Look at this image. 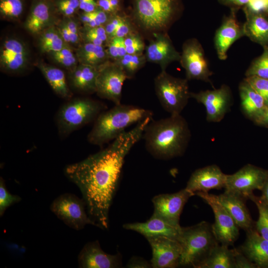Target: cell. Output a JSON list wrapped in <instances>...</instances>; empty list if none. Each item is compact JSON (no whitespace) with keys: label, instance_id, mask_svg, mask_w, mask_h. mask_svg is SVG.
Wrapping results in <instances>:
<instances>
[{"label":"cell","instance_id":"obj_12","mask_svg":"<svg viewBox=\"0 0 268 268\" xmlns=\"http://www.w3.org/2000/svg\"><path fill=\"white\" fill-rule=\"evenodd\" d=\"M268 177V170L247 164L236 172L227 174L224 189L247 200L254 190H262Z\"/></svg>","mask_w":268,"mask_h":268},{"label":"cell","instance_id":"obj_30","mask_svg":"<svg viewBox=\"0 0 268 268\" xmlns=\"http://www.w3.org/2000/svg\"><path fill=\"white\" fill-rule=\"evenodd\" d=\"M199 268H235V249L218 243Z\"/></svg>","mask_w":268,"mask_h":268},{"label":"cell","instance_id":"obj_9","mask_svg":"<svg viewBox=\"0 0 268 268\" xmlns=\"http://www.w3.org/2000/svg\"><path fill=\"white\" fill-rule=\"evenodd\" d=\"M179 63L188 80H201L212 85L210 77L213 72L209 68L204 49L197 39L190 38L184 42Z\"/></svg>","mask_w":268,"mask_h":268},{"label":"cell","instance_id":"obj_47","mask_svg":"<svg viewBox=\"0 0 268 268\" xmlns=\"http://www.w3.org/2000/svg\"><path fill=\"white\" fill-rule=\"evenodd\" d=\"M65 20L70 35V44H79L82 38L77 23L71 17L66 18Z\"/></svg>","mask_w":268,"mask_h":268},{"label":"cell","instance_id":"obj_21","mask_svg":"<svg viewBox=\"0 0 268 268\" xmlns=\"http://www.w3.org/2000/svg\"><path fill=\"white\" fill-rule=\"evenodd\" d=\"M123 228L138 232L146 239L157 236H165L178 240L182 230L179 224L175 223L152 214L144 222L126 223Z\"/></svg>","mask_w":268,"mask_h":268},{"label":"cell","instance_id":"obj_25","mask_svg":"<svg viewBox=\"0 0 268 268\" xmlns=\"http://www.w3.org/2000/svg\"><path fill=\"white\" fill-rule=\"evenodd\" d=\"M244 12L246 17L243 23L245 36L263 48L268 47V15L264 13Z\"/></svg>","mask_w":268,"mask_h":268},{"label":"cell","instance_id":"obj_48","mask_svg":"<svg viewBox=\"0 0 268 268\" xmlns=\"http://www.w3.org/2000/svg\"><path fill=\"white\" fill-rule=\"evenodd\" d=\"M235 249V268H258L239 249Z\"/></svg>","mask_w":268,"mask_h":268},{"label":"cell","instance_id":"obj_39","mask_svg":"<svg viewBox=\"0 0 268 268\" xmlns=\"http://www.w3.org/2000/svg\"><path fill=\"white\" fill-rule=\"evenodd\" d=\"M124 43L128 54H142L145 50L146 46L143 35L138 31L124 38Z\"/></svg>","mask_w":268,"mask_h":268},{"label":"cell","instance_id":"obj_15","mask_svg":"<svg viewBox=\"0 0 268 268\" xmlns=\"http://www.w3.org/2000/svg\"><path fill=\"white\" fill-rule=\"evenodd\" d=\"M238 11L230 9L225 16L220 26L216 30L213 39L214 48L218 58L224 61L227 58V52L231 46L238 40L245 36L243 23L237 17Z\"/></svg>","mask_w":268,"mask_h":268},{"label":"cell","instance_id":"obj_41","mask_svg":"<svg viewBox=\"0 0 268 268\" xmlns=\"http://www.w3.org/2000/svg\"><path fill=\"white\" fill-rule=\"evenodd\" d=\"M21 198L10 194L6 189L2 178L0 179V216L3 215L6 209L12 204L19 202Z\"/></svg>","mask_w":268,"mask_h":268},{"label":"cell","instance_id":"obj_38","mask_svg":"<svg viewBox=\"0 0 268 268\" xmlns=\"http://www.w3.org/2000/svg\"><path fill=\"white\" fill-rule=\"evenodd\" d=\"M110 14L99 8L89 12H84L80 15V20L84 27L91 28L104 26L109 19Z\"/></svg>","mask_w":268,"mask_h":268},{"label":"cell","instance_id":"obj_32","mask_svg":"<svg viewBox=\"0 0 268 268\" xmlns=\"http://www.w3.org/2000/svg\"><path fill=\"white\" fill-rule=\"evenodd\" d=\"M248 199L253 201L258 209L259 217L255 223V228L263 238L268 240V205L261 196L252 194Z\"/></svg>","mask_w":268,"mask_h":268},{"label":"cell","instance_id":"obj_2","mask_svg":"<svg viewBox=\"0 0 268 268\" xmlns=\"http://www.w3.org/2000/svg\"><path fill=\"white\" fill-rule=\"evenodd\" d=\"M145 147L154 157L163 160L182 155L191 138V131L181 114L151 120L143 134Z\"/></svg>","mask_w":268,"mask_h":268},{"label":"cell","instance_id":"obj_26","mask_svg":"<svg viewBox=\"0 0 268 268\" xmlns=\"http://www.w3.org/2000/svg\"><path fill=\"white\" fill-rule=\"evenodd\" d=\"M99 67L79 64L69 73V80L71 87L82 93L96 92Z\"/></svg>","mask_w":268,"mask_h":268},{"label":"cell","instance_id":"obj_20","mask_svg":"<svg viewBox=\"0 0 268 268\" xmlns=\"http://www.w3.org/2000/svg\"><path fill=\"white\" fill-rule=\"evenodd\" d=\"M78 263L81 268H117L122 267V256L105 253L95 241L84 246L78 256Z\"/></svg>","mask_w":268,"mask_h":268},{"label":"cell","instance_id":"obj_13","mask_svg":"<svg viewBox=\"0 0 268 268\" xmlns=\"http://www.w3.org/2000/svg\"><path fill=\"white\" fill-rule=\"evenodd\" d=\"M191 98L204 106L206 119L209 122L221 121L229 110L232 102L231 89L225 84L217 89L191 92Z\"/></svg>","mask_w":268,"mask_h":268},{"label":"cell","instance_id":"obj_31","mask_svg":"<svg viewBox=\"0 0 268 268\" xmlns=\"http://www.w3.org/2000/svg\"><path fill=\"white\" fill-rule=\"evenodd\" d=\"M38 44L41 52L51 53L62 49L67 44L62 37L58 28L52 25L40 34Z\"/></svg>","mask_w":268,"mask_h":268},{"label":"cell","instance_id":"obj_53","mask_svg":"<svg viewBox=\"0 0 268 268\" xmlns=\"http://www.w3.org/2000/svg\"><path fill=\"white\" fill-rule=\"evenodd\" d=\"M253 122L257 125L268 128V105L263 112Z\"/></svg>","mask_w":268,"mask_h":268},{"label":"cell","instance_id":"obj_4","mask_svg":"<svg viewBox=\"0 0 268 268\" xmlns=\"http://www.w3.org/2000/svg\"><path fill=\"white\" fill-rule=\"evenodd\" d=\"M152 115L150 110L138 106L121 103L115 105L98 116L87 140L92 144L102 146L115 139L130 126Z\"/></svg>","mask_w":268,"mask_h":268},{"label":"cell","instance_id":"obj_52","mask_svg":"<svg viewBox=\"0 0 268 268\" xmlns=\"http://www.w3.org/2000/svg\"><path fill=\"white\" fill-rule=\"evenodd\" d=\"M57 28L65 42L67 45H70V35L66 20L62 21Z\"/></svg>","mask_w":268,"mask_h":268},{"label":"cell","instance_id":"obj_35","mask_svg":"<svg viewBox=\"0 0 268 268\" xmlns=\"http://www.w3.org/2000/svg\"><path fill=\"white\" fill-rule=\"evenodd\" d=\"M24 9L23 0H0V13L5 18L18 19Z\"/></svg>","mask_w":268,"mask_h":268},{"label":"cell","instance_id":"obj_3","mask_svg":"<svg viewBox=\"0 0 268 268\" xmlns=\"http://www.w3.org/2000/svg\"><path fill=\"white\" fill-rule=\"evenodd\" d=\"M182 0H132L129 14L137 30L150 36L168 32L181 16Z\"/></svg>","mask_w":268,"mask_h":268},{"label":"cell","instance_id":"obj_24","mask_svg":"<svg viewBox=\"0 0 268 268\" xmlns=\"http://www.w3.org/2000/svg\"><path fill=\"white\" fill-rule=\"evenodd\" d=\"M239 250L258 268H268V240L255 227L246 231L245 241Z\"/></svg>","mask_w":268,"mask_h":268},{"label":"cell","instance_id":"obj_54","mask_svg":"<svg viewBox=\"0 0 268 268\" xmlns=\"http://www.w3.org/2000/svg\"><path fill=\"white\" fill-rule=\"evenodd\" d=\"M261 191L262 192L261 198L268 205V177Z\"/></svg>","mask_w":268,"mask_h":268},{"label":"cell","instance_id":"obj_19","mask_svg":"<svg viewBox=\"0 0 268 268\" xmlns=\"http://www.w3.org/2000/svg\"><path fill=\"white\" fill-rule=\"evenodd\" d=\"M227 174L216 165L213 164L196 170L191 175L186 189L196 194L208 192L212 189L224 188Z\"/></svg>","mask_w":268,"mask_h":268},{"label":"cell","instance_id":"obj_50","mask_svg":"<svg viewBox=\"0 0 268 268\" xmlns=\"http://www.w3.org/2000/svg\"><path fill=\"white\" fill-rule=\"evenodd\" d=\"M218 2L230 9L238 11L243 8L249 2V0H217Z\"/></svg>","mask_w":268,"mask_h":268},{"label":"cell","instance_id":"obj_36","mask_svg":"<svg viewBox=\"0 0 268 268\" xmlns=\"http://www.w3.org/2000/svg\"><path fill=\"white\" fill-rule=\"evenodd\" d=\"M50 54L55 61L70 71L78 65L76 56L72 52L69 45H66L59 51Z\"/></svg>","mask_w":268,"mask_h":268},{"label":"cell","instance_id":"obj_43","mask_svg":"<svg viewBox=\"0 0 268 268\" xmlns=\"http://www.w3.org/2000/svg\"><path fill=\"white\" fill-rule=\"evenodd\" d=\"M259 94L268 105V79L257 76H246L244 79Z\"/></svg>","mask_w":268,"mask_h":268},{"label":"cell","instance_id":"obj_11","mask_svg":"<svg viewBox=\"0 0 268 268\" xmlns=\"http://www.w3.org/2000/svg\"><path fill=\"white\" fill-rule=\"evenodd\" d=\"M128 77L117 62L108 61L99 67L96 93L100 98L111 101L115 105L121 103L122 89Z\"/></svg>","mask_w":268,"mask_h":268},{"label":"cell","instance_id":"obj_22","mask_svg":"<svg viewBox=\"0 0 268 268\" xmlns=\"http://www.w3.org/2000/svg\"><path fill=\"white\" fill-rule=\"evenodd\" d=\"M57 12L53 0H32L25 27L30 33L40 34L53 25Z\"/></svg>","mask_w":268,"mask_h":268},{"label":"cell","instance_id":"obj_51","mask_svg":"<svg viewBox=\"0 0 268 268\" xmlns=\"http://www.w3.org/2000/svg\"><path fill=\"white\" fill-rule=\"evenodd\" d=\"M79 8L84 12L93 11L98 8V0H78Z\"/></svg>","mask_w":268,"mask_h":268},{"label":"cell","instance_id":"obj_6","mask_svg":"<svg viewBox=\"0 0 268 268\" xmlns=\"http://www.w3.org/2000/svg\"><path fill=\"white\" fill-rule=\"evenodd\" d=\"M102 103L89 98L69 100L59 109L56 123L59 135L66 137L92 121L106 110Z\"/></svg>","mask_w":268,"mask_h":268},{"label":"cell","instance_id":"obj_5","mask_svg":"<svg viewBox=\"0 0 268 268\" xmlns=\"http://www.w3.org/2000/svg\"><path fill=\"white\" fill-rule=\"evenodd\" d=\"M182 247L179 266L199 268L217 244L211 225L201 221L195 225L182 227L178 239Z\"/></svg>","mask_w":268,"mask_h":268},{"label":"cell","instance_id":"obj_40","mask_svg":"<svg viewBox=\"0 0 268 268\" xmlns=\"http://www.w3.org/2000/svg\"><path fill=\"white\" fill-rule=\"evenodd\" d=\"M106 46L109 59L112 60L113 61H118L127 54L123 38H111L109 40Z\"/></svg>","mask_w":268,"mask_h":268},{"label":"cell","instance_id":"obj_10","mask_svg":"<svg viewBox=\"0 0 268 268\" xmlns=\"http://www.w3.org/2000/svg\"><path fill=\"white\" fill-rule=\"evenodd\" d=\"M195 195L203 200L212 208L215 221L211 227L218 243L228 246L233 245L239 237V228L221 203L217 196L208 192H197Z\"/></svg>","mask_w":268,"mask_h":268},{"label":"cell","instance_id":"obj_28","mask_svg":"<svg viewBox=\"0 0 268 268\" xmlns=\"http://www.w3.org/2000/svg\"><path fill=\"white\" fill-rule=\"evenodd\" d=\"M38 67L56 94L67 100L71 97L72 93L63 70L43 63H40Z\"/></svg>","mask_w":268,"mask_h":268},{"label":"cell","instance_id":"obj_29","mask_svg":"<svg viewBox=\"0 0 268 268\" xmlns=\"http://www.w3.org/2000/svg\"><path fill=\"white\" fill-rule=\"evenodd\" d=\"M76 56L79 64L99 67L109 61L105 46L84 42L79 46Z\"/></svg>","mask_w":268,"mask_h":268},{"label":"cell","instance_id":"obj_46","mask_svg":"<svg viewBox=\"0 0 268 268\" xmlns=\"http://www.w3.org/2000/svg\"><path fill=\"white\" fill-rule=\"evenodd\" d=\"M125 13H120L111 15L104 25L109 40L113 37L117 28L123 21Z\"/></svg>","mask_w":268,"mask_h":268},{"label":"cell","instance_id":"obj_7","mask_svg":"<svg viewBox=\"0 0 268 268\" xmlns=\"http://www.w3.org/2000/svg\"><path fill=\"white\" fill-rule=\"evenodd\" d=\"M188 80L161 70L154 80L155 91L165 111L170 115L181 114L191 98Z\"/></svg>","mask_w":268,"mask_h":268},{"label":"cell","instance_id":"obj_1","mask_svg":"<svg viewBox=\"0 0 268 268\" xmlns=\"http://www.w3.org/2000/svg\"><path fill=\"white\" fill-rule=\"evenodd\" d=\"M152 120L146 118L106 147L65 168L66 176L79 189L89 216L95 226L103 230L109 227V210L125 157Z\"/></svg>","mask_w":268,"mask_h":268},{"label":"cell","instance_id":"obj_18","mask_svg":"<svg viewBox=\"0 0 268 268\" xmlns=\"http://www.w3.org/2000/svg\"><path fill=\"white\" fill-rule=\"evenodd\" d=\"M29 59L28 50L20 40L8 38L4 40L0 49V65L4 71L16 73L24 70Z\"/></svg>","mask_w":268,"mask_h":268},{"label":"cell","instance_id":"obj_14","mask_svg":"<svg viewBox=\"0 0 268 268\" xmlns=\"http://www.w3.org/2000/svg\"><path fill=\"white\" fill-rule=\"evenodd\" d=\"M147 240L152 250V268H173L179 266L182 247L178 240L165 236Z\"/></svg>","mask_w":268,"mask_h":268},{"label":"cell","instance_id":"obj_17","mask_svg":"<svg viewBox=\"0 0 268 268\" xmlns=\"http://www.w3.org/2000/svg\"><path fill=\"white\" fill-rule=\"evenodd\" d=\"M195 195L184 188L173 194L157 195L152 200L154 206L153 215L179 224L180 215L185 204Z\"/></svg>","mask_w":268,"mask_h":268},{"label":"cell","instance_id":"obj_49","mask_svg":"<svg viewBox=\"0 0 268 268\" xmlns=\"http://www.w3.org/2000/svg\"><path fill=\"white\" fill-rule=\"evenodd\" d=\"M126 268H152L150 262L143 258L133 257L127 263Z\"/></svg>","mask_w":268,"mask_h":268},{"label":"cell","instance_id":"obj_55","mask_svg":"<svg viewBox=\"0 0 268 268\" xmlns=\"http://www.w3.org/2000/svg\"><path fill=\"white\" fill-rule=\"evenodd\" d=\"M265 14L268 15V4H267V8H266V12H265Z\"/></svg>","mask_w":268,"mask_h":268},{"label":"cell","instance_id":"obj_27","mask_svg":"<svg viewBox=\"0 0 268 268\" xmlns=\"http://www.w3.org/2000/svg\"><path fill=\"white\" fill-rule=\"evenodd\" d=\"M242 111L253 121L265 110L267 105L264 99L244 79L239 85Z\"/></svg>","mask_w":268,"mask_h":268},{"label":"cell","instance_id":"obj_37","mask_svg":"<svg viewBox=\"0 0 268 268\" xmlns=\"http://www.w3.org/2000/svg\"><path fill=\"white\" fill-rule=\"evenodd\" d=\"M82 38L85 43L99 46H106L109 38L104 26L95 27H84Z\"/></svg>","mask_w":268,"mask_h":268},{"label":"cell","instance_id":"obj_42","mask_svg":"<svg viewBox=\"0 0 268 268\" xmlns=\"http://www.w3.org/2000/svg\"><path fill=\"white\" fill-rule=\"evenodd\" d=\"M57 12L66 18L72 17L80 9L78 0H53Z\"/></svg>","mask_w":268,"mask_h":268},{"label":"cell","instance_id":"obj_45","mask_svg":"<svg viewBox=\"0 0 268 268\" xmlns=\"http://www.w3.org/2000/svg\"><path fill=\"white\" fill-rule=\"evenodd\" d=\"M97 2L98 8L110 15L122 11V0H98Z\"/></svg>","mask_w":268,"mask_h":268},{"label":"cell","instance_id":"obj_44","mask_svg":"<svg viewBox=\"0 0 268 268\" xmlns=\"http://www.w3.org/2000/svg\"><path fill=\"white\" fill-rule=\"evenodd\" d=\"M138 30L130 15L125 14L123 21L115 32L112 38L119 37L124 38L130 34Z\"/></svg>","mask_w":268,"mask_h":268},{"label":"cell","instance_id":"obj_23","mask_svg":"<svg viewBox=\"0 0 268 268\" xmlns=\"http://www.w3.org/2000/svg\"><path fill=\"white\" fill-rule=\"evenodd\" d=\"M217 197L239 228L247 231L255 227V223L245 204V198L225 190Z\"/></svg>","mask_w":268,"mask_h":268},{"label":"cell","instance_id":"obj_16","mask_svg":"<svg viewBox=\"0 0 268 268\" xmlns=\"http://www.w3.org/2000/svg\"><path fill=\"white\" fill-rule=\"evenodd\" d=\"M151 38L145 50L147 62L159 65L161 70H166L173 62H179L181 53L176 49L168 32L157 33Z\"/></svg>","mask_w":268,"mask_h":268},{"label":"cell","instance_id":"obj_33","mask_svg":"<svg viewBox=\"0 0 268 268\" xmlns=\"http://www.w3.org/2000/svg\"><path fill=\"white\" fill-rule=\"evenodd\" d=\"M126 72L128 79L133 77L147 62L144 54H126L119 61H116Z\"/></svg>","mask_w":268,"mask_h":268},{"label":"cell","instance_id":"obj_34","mask_svg":"<svg viewBox=\"0 0 268 268\" xmlns=\"http://www.w3.org/2000/svg\"><path fill=\"white\" fill-rule=\"evenodd\" d=\"M245 75L268 79V47L263 48L262 54L251 62Z\"/></svg>","mask_w":268,"mask_h":268},{"label":"cell","instance_id":"obj_8","mask_svg":"<svg viewBox=\"0 0 268 268\" xmlns=\"http://www.w3.org/2000/svg\"><path fill=\"white\" fill-rule=\"evenodd\" d=\"M50 209L66 224L76 230L82 229L87 224L95 226L86 210L83 199L74 194L60 195L52 202Z\"/></svg>","mask_w":268,"mask_h":268}]
</instances>
